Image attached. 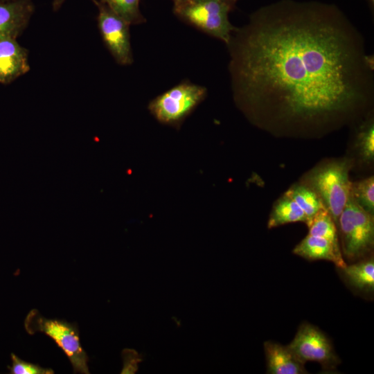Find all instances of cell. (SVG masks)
Returning <instances> with one entry per match:
<instances>
[{"instance_id":"cell-1","label":"cell","mask_w":374,"mask_h":374,"mask_svg":"<svg viewBox=\"0 0 374 374\" xmlns=\"http://www.w3.org/2000/svg\"><path fill=\"white\" fill-rule=\"evenodd\" d=\"M226 46L235 103L260 126L344 122L373 98V58L333 4L281 0L261 7Z\"/></svg>"},{"instance_id":"cell-2","label":"cell","mask_w":374,"mask_h":374,"mask_svg":"<svg viewBox=\"0 0 374 374\" xmlns=\"http://www.w3.org/2000/svg\"><path fill=\"white\" fill-rule=\"evenodd\" d=\"M352 167L353 161L346 157L324 161L307 172L299 181L316 193L337 227L350 195Z\"/></svg>"},{"instance_id":"cell-3","label":"cell","mask_w":374,"mask_h":374,"mask_svg":"<svg viewBox=\"0 0 374 374\" xmlns=\"http://www.w3.org/2000/svg\"><path fill=\"white\" fill-rule=\"evenodd\" d=\"M231 10L224 0H183L173 6L182 21L226 45L236 29L229 19Z\"/></svg>"},{"instance_id":"cell-4","label":"cell","mask_w":374,"mask_h":374,"mask_svg":"<svg viewBox=\"0 0 374 374\" xmlns=\"http://www.w3.org/2000/svg\"><path fill=\"white\" fill-rule=\"evenodd\" d=\"M206 94V87L183 80L153 98L148 109L159 123L179 129Z\"/></svg>"},{"instance_id":"cell-5","label":"cell","mask_w":374,"mask_h":374,"mask_svg":"<svg viewBox=\"0 0 374 374\" xmlns=\"http://www.w3.org/2000/svg\"><path fill=\"white\" fill-rule=\"evenodd\" d=\"M341 249L350 260L365 257L373 249V215L361 207L350 193L337 224Z\"/></svg>"},{"instance_id":"cell-6","label":"cell","mask_w":374,"mask_h":374,"mask_svg":"<svg viewBox=\"0 0 374 374\" xmlns=\"http://www.w3.org/2000/svg\"><path fill=\"white\" fill-rule=\"evenodd\" d=\"M24 327L30 335L42 332L53 339L69 359L74 373H89L88 357L80 344L75 323L46 318L33 309L25 318Z\"/></svg>"},{"instance_id":"cell-7","label":"cell","mask_w":374,"mask_h":374,"mask_svg":"<svg viewBox=\"0 0 374 374\" xmlns=\"http://www.w3.org/2000/svg\"><path fill=\"white\" fill-rule=\"evenodd\" d=\"M98 8L97 23L102 39L115 61L120 65L133 63L130 25L106 5L95 0Z\"/></svg>"},{"instance_id":"cell-8","label":"cell","mask_w":374,"mask_h":374,"mask_svg":"<svg viewBox=\"0 0 374 374\" xmlns=\"http://www.w3.org/2000/svg\"><path fill=\"white\" fill-rule=\"evenodd\" d=\"M287 346L305 364L316 362L323 368H333L339 362L327 337L318 328L308 323L300 326Z\"/></svg>"},{"instance_id":"cell-9","label":"cell","mask_w":374,"mask_h":374,"mask_svg":"<svg viewBox=\"0 0 374 374\" xmlns=\"http://www.w3.org/2000/svg\"><path fill=\"white\" fill-rule=\"evenodd\" d=\"M32 0L0 1V41L17 39L34 12Z\"/></svg>"},{"instance_id":"cell-10","label":"cell","mask_w":374,"mask_h":374,"mask_svg":"<svg viewBox=\"0 0 374 374\" xmlns=\"http://www.w3.org/2000/svg\"><path fill=\"white\" fill-rule=\"evenodd\" d=\"M29 71L28 50L17 39L1 40L0 84H10Z\"/></svg>"},{"instance_id":"cell-11","label":"cell","mask_w":374,"mask_h":374,"mask_svg":"<svg viewBox=\"0 0 374 374\" xmlns=\"http://www.w3.org/2000/svg\"><path fill=\"white\" fill-rule=\"evenodd\" d=\"M267 373L270 374L308 373L305 363L300 360L288 346L267 341L264 343Z\"/></svg>"},{"instance_id":"cell-12","label":"cell","mask_w":374,"mask_h":374,"mask_svg":"<svg viewBox=\"0 0 374 374\" xmlns=\"http://www.w3.org/2000/svg\"><path fill=\"white\" fill-rule=\"evenodd\" d=\"M293 253L309 260H325L333 262L339 269L346 265L341 249L326 239L308 235L293 249Z\"/></svg>"},{"instance_id":"cell-13","label":"cell","mask_w":374,"mask_h":374,"mask_svg":"<svg viewBox=\"0 0 374 374\" xmlns=\"http://www.w3.org/2000/svg\"><path fill=\"white\" fill-rule=\"evenodd\" d=\"M301 222L307 224V217L299 206L285 193L274 204L267 227L272 229L289 223Z\"/></svg>"},{"instance_id":"cell-14","label":"cell","mask_w":374,"mask_h":374,"mask_svg":"<svg viewBox=\"0 0 374 374\" xmlns=\"http://www.w3.org/2000/svg\"><path fill=\"white\" fill-rule=\"evenodd\" d=\"M347 281L353 287L367 292L374 288V261L369 258L341 268Z\"/></svg>"},{"instance_id":"cell-15","label":"cell","mask_w":374,"mask_h":374,"mask_svg":"<svg viewBox=\"0 0 374 374\" xmlns=\"http://www.w3.org/2000/svg\"><path fill=\"white\" fill-rule=\"evenodd\" d=\"M284 193L292 198L302 209L307 217V226L314 215L324 208L316 193L301 182L292 185Z\"/></svg>"},{"instance_id":"cell-16","label":"cell","mask_w":374,"mask_h":374,"mask_svg":"<svg viewBox=\"0 0 374 374\" xmlns=\"http://www.w3.org/2000/svg\"><path fill=\"white\" fill-rule=\"evenodd\" d=\"M355 150L359 160L371 164L374 159V122L370 115L357 127L355 141Z\"/></svg>"},{"instance_id":"cell-17","label":"cell","mask_w":374,"mask_h":374,"mask_svg":"<svg viewBox=\"0 0 374 374\" xmlns=\"http://www.w3.org/2000/svg\"><path fill=\"white\" fill-rule=\"evenodd\" d=\"M309 235L323 238L340 249L337 227L325 208H321L308 224Z\"/></svg>"},{"instance_id":"cell-18","label":"cell","mask_w":374,"mask_h":374,"mask_svg":"<svg viewBox=\"0 0 374 374\" xmlns=\"http://www.w3.org/2000/svg\"><path fill=\"white\" fill-rule=\"evenodd\" d=\"M106 5L118 16L130 26L143 24L146 21L140 10V0H97Z\"/></svg>"},{"instance_id":"cell-19","label":"cell","mask_w":374,"mask_h":374,"mask_svg":"<svg viewBox=\"0 0 374 374\" xmlns=\"http://www.w3.org/2000/svg\"><path fill=\"white\" fill-rule=\"evenodd\" d=\"M350 195L364 210L373 215L374 212V177L351 181Z\"/></svg>"},{"instance_id":"cell-20","label":"cell","mask_w":374,"mask_h":374,"mask_svg":"<svg viewBox=\"0 0 374 374\" xmlns=\"http://www.w3.org/2000/svg\"><path fill=\"white\" fill-rule=\"evenodd\" d=\"M12 364L8 366L11 374H52L53 370L38 364L22 360L15 354H11Z\"/></svg>"},{"instance_id":"cell-21","label":"cell","mask_w":374,"mask_h":374,"mask_svg":"<svg viewBox=\"0 0 374 374\" xmlns=\"http://www.w3.org/2000/svg\"><path fill=\"white\" fill-rule=\"evenodd\" d=\"M66 0H53L52 1V8L53 11H57L60 9L63 3ZM93 2L95 0H91Z\"/></svg>"},{"instance_id":"cell-22","label":"cell","mask_w":374,"mask_h":374,"mask_svg":"<svg viewBox=\"0 0 374 374\" xmlns=\"http://www.w3.org/2000/svg\"><path fill=\"white\" fill-rule=\"evenodd\" d=\"M226 3L229 6V7L233 9L235 8V3H237L238 0H224Z\"/></svg>"},{"instance_id":"cell-23","label":"cell","mask_w":374,"mask_h":374,"mask_svg":"<svg viewBox=\"0 0 374 374\" xmlns=\"http://www.w3.org/2000/svg\"><path fill=\"white\" fill-rule=\"evenodd\" d=\"M369 8L373 10L374 8V0H366Z\"/></svg>"},{"instance_id":"cell-24","label":"cell","mask_w":374,"mask_h":374,"mask_svg":"<svg viewBox=\"0 0 374 374\" xmlns=\"http://www.w3.org/2000/svg\"><path fill=\"white\" fill-rule=\"evenodd\" d=\"M183 1V0H172L174 4H175V3H179V2H181V1Z\"/></svg>"},{"instance_id":"cell-25","label":"cell","mask_w":374,"mask_h":374,"mask_svg":"<svg viewBox=\"0 0 374 374\" xmlns=\"http://www.w3.org/2000/svg\"><path fill=\"white\" fill-rule=\"evenodd\" d=\"M0 1H7V0H0Z\"/></svg>"}]
</instances>
